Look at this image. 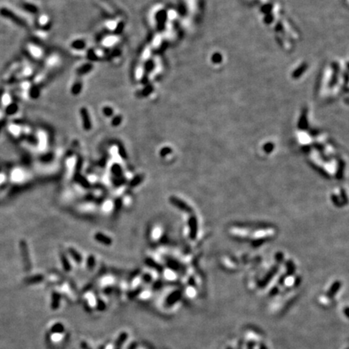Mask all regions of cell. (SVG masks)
<instances>
[{"label":"cell","instance_id":"6da1fadb","mask_svg":"<svg viewBox=\"0 0 349 349\" xmlns=\"http://www.w3.org/2000/svg\"><path fill=\"white\" fill-rule=\"evenodd\" d=\"M49 340L53 344H60L66 337V327L62 323H54L49 327Z\"/></svg>","mask_w":349,"mask_h":349},{"label":"cell","instance_id":"7a4b0ae2","mask_svg":"<svg viewBox=\"0 0 349 349\" xmlns=\"http://www.w3.org/2000/svg\"><path fill=\"white\" fill-rule=\"evenodd\" d=\"M81 116L82 120H83V128H85V130H90L91 128V122L88 112H87V110L86 108H83L81 109Z\"/></svg>","mask_w":349,"mask_h":349},{"label":"cell","instance_id":"3957f363","mask_svg":"<svg viewBox=\"0 0 349 349\" xmlns=\"http://www.w3.org/2000/svg\"><path fill=\"white\" fill-rule=\"evenodd\" d=\"M94 238L96 240V241H98L99 243L104 244V245L109 246L111 245L112 243L111 238H109L108 236L105 235V234H102V233H100V232L96 233V234H95Z\"/></svg>","mask_w":349,"mask_h":349},{"label":"cell","instance_id":"277c9868","mask_svg":"<svg viewBox=\"0 0 349 349\" xmlns=\"http://www.w3.org/2000/svg\"><path fill=\"white\" fill-rule=\"evenodd\" d=\"M180 297H181V293H180V292H179V291H175V292H173L172 293H171V294L167 297V298H166V305L169 306H172V305L176 303V302L180 299Z\"/></svg>","mask_w":349,"mask_h":349},{"label":"cell","instance_id":"5b68a950","mask_svg":"<svg viewBox=\"0 0 349 349\" xmlns=\"http://www.w3.org/2000/svg\"><path fill=\"white\" fill-rule=\"evenodd\" d=\"M117 39L118 38L116 37V36H108V37L104 38L102 41L103 46H106V47L112 46L117 42V41H118Z\"/></svg>","mask_w":349,"mask_h":349},{"label":"cell","instance_id":"8992f818","mask_svg":"<svg viewBox=\"0 0 349 349\" xmlns=\"http://www.w3.org/2000/svg\"><path fill=\"white\" fill-rule=\"evenodd\" d=\"M60 299H61V297L60 295H59V293H57V292H53V294H52V307L53 308V309H56V308H57L59 306V305H60Z\"/></svg>","mask_w":349,"mask_h":349},{"label":"cell","instance_id":"52a82bcc","mask_svg":"<svg viewBox=\"0 0 349 349\" xmlns=\"http://www.w3.org/2000/svg\"><path fill=\"white\" fill-rule=\"evenodd\" d=\"M68 251H69V253H70V255H71L72 258L74 259V260L75 261V262L79 263V264L82 262L81 255H80L79 252H77L76 250H74V248H69Z\"/></svg>","mask_w":349,"mask_h":349},{"label":"cell","instance_id":"ba28073f","mask_svg":"<svg viewBox=\"0 0 349 349\" xmlns=\"http://www.w3.org/2000/svg\"><path fill=\"white\" fill-rule=\"evenodd\" d=\"M145 264H147L148 266L155 268V269L158 270V271H161V270H162V268H161L160 265L157 264L156 262H155V261H154L153 259H149V258L146 259H145Z\"/></svg>","mask_w":349,"mask_h":349},{"label":"cell","instance_id":"9c48e42d","mask_svg":"<svg viewBox=\"0 0 349 349\" xmlns=\"http://www.w3.org/2000/svg\"><path fill=\"white\" fill-rule=\"evenodd\" d=\"M61 261H62V264H63L64 269L66 271H67V272H69L71 269V267H70V263H69L67 258L64 255H63V254H61Z\"/></svg>","mask_w":349,"mask_h":349},{"label":"cell","instance_id":"30bf717a","mask_svg":"<svg viewBox=\"0 0 349 349\" xmlns=\"http://www.w3.org/2000/svg\"><path fill=\"white\" fill-rule=\"evenodd\" d=\"M31 51H32V53L33 54V56L36 57H41L42 56V54H43V51L41 50V49L40 47H37V46H32Z\"/></svg>","mask_w":349,"mask_h":349},{"label":"cell","instance_id":"8fae6325","mask_svg":"<svg viewBox=\"0 0 349 349\" xmlns=\"http://www.w3.org/2000/svg\"><path fill=\"white\" fill-rule=\"evenodd\" d=\"M142 179H143V176H138L136 177H134L130 183V187H134V186L138 185L142 181Z\"/></svg>","mask_w":349,"mask_h":349},{"label":"cell","instance_id":"7c38bea8","mask_svg":"<svg viewBox=\"0 0 349 349\" xmlns=\"http://www.w3.org/2000/svg\"><path fill=\"white\" fill-rule=\"evenodd\" d=\"M72 47L79 50V49H81L83 47H85V43L83 41H76L72 44Z\"/></svg>","mask_w":349,"mask_h":349},{"label":"cell","instance_id":"4fadbf2b","mask_svg":"<svg viewBox=\"0 0 349 349\" xmlns=\"http://www.w3.org/2000/svg\"><path fill=\"white\" fill-rule=\"evenodd\" d=\"M49 18H48L47 15H41L40 18H39V24H40L41 26H47L48 24H49Z\"/></svg>","mask_w":349,"mask_h":349},{"label":"cell","instance_id":"5bb4252c","mask_svg":"<svg viewBox=\"0 0 349 349\" xmlns=\"http://www.w3.org/2000/svg\"><path fill=\"white\" fill-rule=\"evenodd\" d=\"M144 71H145V69H144L143 67H138V68L137 69L136 74H135V77H136L137 79L138 80L142 79V77H143Z\"/></svg>","mask_w":349,"mask_h":349},{"label":"cell","instance_id":"9a60e30c","mask_svg":"<svg viewBox=\"0 0 349 349\" xmlns=\"http://www.w3.org/2000/svg\"><path fill=\"white\" fill-rule=\"evenodd\" d=\"M339 288H340V284L339 283L334 284V285H332L331 288H330V292H329V295L332 296V295L335 294L336 292H337L338 289H339Z\"/></svg>","mask_w":349,"mask_h":349},{"label":"cell","instance_id":"2e32d148","mask_svg":"<svg viewBox=\"0 0 349 349\" xmlns=\"http://www.w3.org/2000/svg\"><path fill=\"white\" fill-rule=\"evenodd\" d=\"M81 88H82L81 83L77 82V83H74V85L73 86V87H72V91H73V92L75 93V94H79V91H81Z\"/></svg>","mask_w":349,"mask_h":349},{"label":"cell","instance_id":"e0dca14e","mask_svg":"<svg viewBox=\"0 0 349 349\" xmlns=\"http://www.w3.org/2000/svg\"><path fill=\"white\" fill-rule=\"evenodd\" d=\"M112 172H113L114 174H115L116 176H120L121 174V166H119V165H114L113 166H112Z\"/></svg>","mask_w":349,"mask_h":349},{"label":"cell","instance_id":"ac0fdd59","mask_svg":"<svg viewBox=\"0 0 349 349\" xmlns=\"http://www.w3.org/2000/svg\"><path fill=\"white\" fill-rule=\"evenodd\" d=\"M94 265H95V258H94V256H92V255H90V256L88 257V259H87V267H88V268L91 269V268H93Z\"/></svg>","mask_w":349,"mask_h":349},{"label":"cell","instance_id":"d6986e66","mask_svg":"<svg viewBox=\"0 0 349 349\" xmlns=\"http://www.w3.org/2000/svg\"><path fill=\"white\" fill-rule=\"evenodd\" d=\"M103 112H104V113L108 117H111V116L112 115V113H113V110H112V108H110V107H105V108L103 109Z\"/></svg>","mask_w":349,"mask_h":349},{"label":"cell","instance_id":"ffe728a7","mask_svg":"<svg viewBox=\"0 0 349 349\" xmlns=\"http://www.w3.org/2000/svg\"><path fill=\"white\" fill-rule=\"evenodd\" d=\"M121 117H120V116H117V117H114V119L112 120V125H114V126H117V125H119L120 124H121Z\"/></svg>","mask_w":349,"mask_h":349},{"label":"cell","instance_id":"44dd1931","mask_svg":"<svg viewBox=\"0 0 349 349\" xmlns=\"http://www.w3.org/2000/svg\"><path fill=\"white\" fill-rule=\"evenodd\" d=\"M144 280L145 281H147V282H150L151 281V276L150 275H148V274H146V275H144Z\"/></svg>","mask_w":349,"mask_h":349},{"label":"cell","instance_id":"7402d4cb","mask_svg":"<svg viewBox=\"0 0 349 349\" xmlns=\"http://www.w3.org/2000/svg\"><path fill=\"white\" fill-rule=\"evenodd\" d=\"M81 347H82V348H83V349H90V348H89L88 345H87L86 342H83V343H82Z\"/></svg>","mask_w":349,"mask_h":349}]
</instances>
